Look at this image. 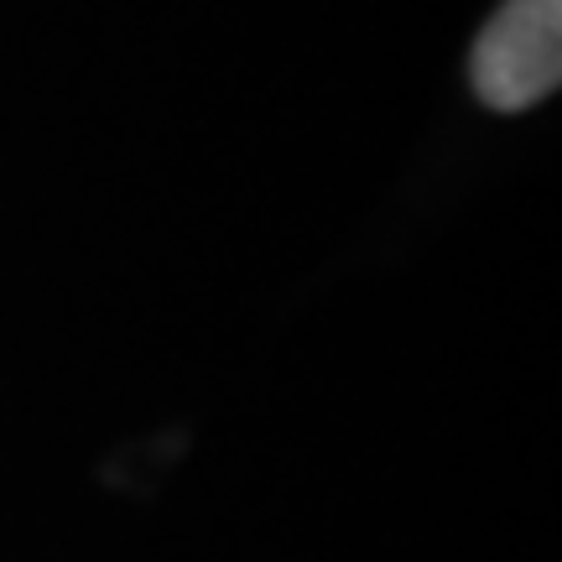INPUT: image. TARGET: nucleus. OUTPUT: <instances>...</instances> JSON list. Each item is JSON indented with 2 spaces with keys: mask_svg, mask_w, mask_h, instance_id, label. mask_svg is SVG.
<instances>
[{
  "mask_svg": "<svg viewBox=\"0 0 562 562\" xmlns=\"http://www.w3.org/2000/svg\"><path fill=\"white\" fill-rule=\"evenodd\" d=\"M474 94L490 110H531L562 79V0H505L474 42Z\"/></svg>",
  "mask_w": 562,
  "mask_h": 562,
  "instance_id": "nucleus-1",
  "label": "nucleus"
}]
</instances>
